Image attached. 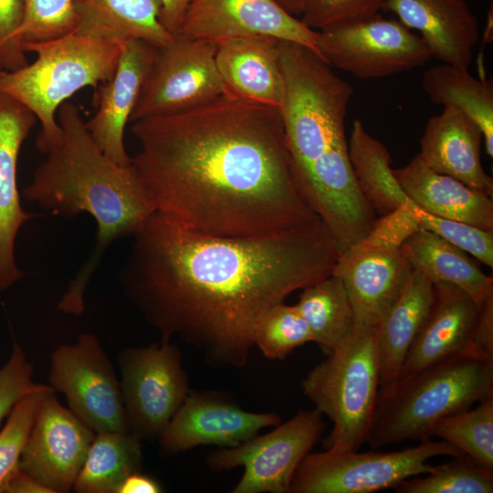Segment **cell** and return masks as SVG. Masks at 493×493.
I'll list each match as a JSON object with an SVG mask.
<instances>
[{
  "mask_svg": "<svg viewBox=\"0 0 493 493\" xmlns=\"http://www.w3.org/2000/svg\"><path fill=\"white\" fill-rule=\"evenodd\" d=\"M118 278L159 334L180 338L214 368H243L262 317L292 292L332 274L340 256L320 220L256 237L185 228L153 212L133 235Z\"/></svg>",
  "mask_w": 493,
  "mask_h": 493,
  "instance_id": "1",
  "label": "cell"
},
{
  "mask_svg": "<svg viewBox=\"0 0 493 493\" xmlns=\"http://www.w3.org/2000/svg\"><path fill=\"white\" fill-rule=\"evenodd\" d=\"M131 165L155 212L224 237L288 232L321 219L300 194L280 108L224 94L132 122Z\"/></svg>",
  "mask_w": 493,
  "mask_h": 493,
  "instance_id": "2",
  "label": "cell"
},
{
  "mask_svg": "<svg viewBox=\"0 0 493 493\" xmlns=\"http://www.w3.org/2000/svg\"><path fill=\"white\" fill-rule=\"evenodd\" d=\"M278 50L280 112L292 173L342 253L360 243L377 220L349 157L345 117L353 89L309 47L278 40Z\"/></svg>",
  "mask_w": 493,
  "mask_h": 493,
  "instance_id": "3",
  "label": "cell"
},
{
  "mask_svg": "<svg viewBox=\"0 0 493 493\" xmlns=\"http://www.w3.org/2000/svg\"><path fill=\"white\" fill-rule=\"evenodd\" d=\"M57 114L62 137L23 195L54 215L71 218L87 213L97 224L94 247L58 304L61 312L79 316L86 288L106 250L133 236L154 208L133 166L115 163L96 145L77 105L67 100Z\"/></svg>",
  "mask_w": 493,
  "mask_h": 493,
  "instance_id": "4",
  "label": "cell"
},
{
  "mask_svg": "<svg viewBox=\"0 0 493 493\" xmlns=\"http://www.w3.org/2000/svg\"><path fill=\"white\" fill-rule=\"evenodd\" d=\"M122 44L72 31L40 42H26L33 63L14 71H0V91L26 106L41 124L37 150L47 154L62 137L56 119L58 108L85 87L97 89L113 75Z\"/></svg>",
  "mask_w": 493,
  "mask_h": 493,
  "instance_id": "5",
  "label": "cell"
},
{
  "mask_svg": "<svg viewBox=\"0 0 493 493\" xmlns=\"http://www.w3.org/2000/svg\"><path fill=\"white\" fill-rule=\"evenodd\" d=\"M493 397V361L458 355L378 395L367 442L372 448L430 436L440 418Z\"/></svg>",
  "mask_w": 493,
  "mask_h": 493,
  "instance_id": "6",
  "label": "cell"
},
{
  "mask_svg": "<svg viewBox=\"0 0 493 493\" xmlns=\"http://www.w3.org/2000/svg\"><path fill=\"white\" fill-rule=\"evenodd\" d=\"M375 327L351 334L303 379V393L333 424L323 446L355 451L367 442L379 393Z\"/></svg>",
  "mask_w": 493,
  "mask_h": 493,
  "instance_id": "7",
  "label": "cell"
},
{
  "mask_svg": "<svg viewBox=\"0 0 493 493\" xmlns=\"http://www.w3.org/2000/svg\"><path fill=\"white\" fill-rule=\"evenodd\" d=\"M466 455L452 444L420 440L418 446L392 452L309 453L299 465L289 493H370L395 488L407 478L429 473L426 461L436 456Z\"/></svg>",
  "mask_w": 493,
  "mask_h": 493,
  "instance_id": "8",
  "label": "cell"
},
{
  "mask_svg": "<svg viewBox=\"0 0 493 493\" xmlns=\"http://www.w3.org/2000/svg\"><path fill=\"white\" fill-rule=\"evenodd\" d=\"M319 55L361 79L389 77L425 65L432 54L420 36L379 14L318 31Z\"/></svg>",
  "mask_w": 493,
  "mask_h": 493,
  "instance_id": "9",
  "label": "cell"
},
{
  "mask_svg": "<svg viewBox=\"0 0 493 493\" xmlns=\"http://www.w3.org/2000/svg\"><path fill=\"white\" fill-rule=\"evenodd\" d=\"M118 363L130 431L142 441L158 438L190 391L181 351L171 341L126 347Z\"/></svg>",
  "mask_w": 493,
  "mask_h": 493,
  "instance_id": "10",
  "label": "cell"
},
{
  "mask_svg": "<svg viewBox=\"0 0 493 493\" xmlns=\"http://www.w3.org/2000/svg\"><path fill=\"white\" fill-rule=\"evenodd\" d=\"M48 378L68 409L95 433L131 432L120 380L96 335L80 333L75 342L54 350Z\"/></svg>",
  "mask_w": 493,
  "mask_h": 493,
  "instance_id": "11",
  "label": "cell"
},
{
  "mask_svg": "<svg viewBox=\"0 0 493 493\" xmlns=\"http://www.w3.org/2000/svg\"><path fill=\"white\" fill-rule=\"evenodd\" d=\"M322 415L316 408L301 410L264 435L210 453L205 462L215 471L244 467L233 493H287L299 465L320 438Z\"/></svg>",
  "mask_w": 493,
  "mask_h": 493,
  "instance_id": "12",
  "label": "cell"
},
{
  "mask_svg": "<svg viewBox=\"0 0 493 493\" xmlns=\"http://www.w3.org/2000/svg\"><path fill=\"white\" fill-rule=\"evenodd\" d=\"M404 236L377 219L357 245L340 254L332 274L342 281L355 325L377 327L406 286L413 267L400 250Z\"/></svg>",
  "mask_w": 493,
  "mask_h": 493,
  "instance_id": "13",
  "label": "cell"
},
{
  "mask_svg": "<svg viewBox=\"0 0 493 493\" xmlns=\"http://www.w3.org/2000/svg\"><path fill=\"white\" fill-rule=\"evenodd\" d=\"M216 42L177 39L157 48L130 121L179 113L225 94L215 64Z\"/></svg>",
  "mask_w": 493,
  "mask_h": 493,
  "instance_id": "14",
  "label": "cell"
},
{
  "mask_svg": "<svg viewBox=\"0 0 493 493\" xmlns=\"http://www.w3.org/2000/svg\"><path fill=\"white\" fill-rule=\"evenodd\" d=\"M95 435L51 391L37 411L20 467L53 493H68L73 489Z\"/></svg>",
  "mask_w": 493,
  "mask_h": 493,
  "instance_id": "15",
  "label": "cell"
},
{
  "mask_svg": "<svg viewBox=\"0 0 493 493\" xmlns=\"http://www.w3.org/2000/svg\"><path fill=\"white\" fill-rule=\"evenodd\" d=\"M318 35L274 0H192L174 38L218 42L263 36L302 44L318 53Z\"/></svg>",
  "mask_w": 493,
  "mask_h": 493,
  "instance_id": "16",
  "label": "cell"
},
{
  "mask_svg": "<svg viewBox=\"0 0 493 493\" xmlns=\"http://www.w3.org/2000/svg\"><path fill=\"white\" fill-rule=\"evenodd\" d=\"M280 423L275 413L247 412L216 393L190 390L157 439L165 455L202 445L234 447Z\"/></svg>",
  "mask_w": 493,
  "mask_h": 493,
  "instance_id": "17",
  "label": "cell"
},
{
  "mask_svg": "<svg viewBox=\"0 0 493 493\" xmlns=\"http://www.w3.org/2000/svg\"><path fill=\"white\" fill-rule=\"evenodd\" d=\"M156 47L139 39L126 41L113 75L96 89L98 110L85 121L100 150L121 166L131 164L124 146L126 124L140 97L153 62Z\"/></svg>",
  "mask_w": 493,
  "mask_h": 493,
  "instance_id": "18",
  "label": "cell"
},
{
  "mask_svg": "<svg viewBox=\"0 0 493 493\" xmlns=\"http://www.w3.org/2000/svg\"><path fill=\"white\" fill-rule=\"evenodd\" d=\"M433 284L432 304L408 350L396 387L453 357L466 355L477 306L455 284L445 281Z\"/></svg>",
  "mask_w": 493,
  "mask_h": 493,
  "instance_id": "19",
  "label": "cell"
},
{
  "mask_svg": "<svg viewBox=\"0 0 493 493\" xmlns=\"http://www.w3.org/2000/svg\"><path fill=\"white\" fill-rule=\"evenodd\" d=\"M37 120L26 106L0 91V291L24 277L16 263L15 245L20 228L35 215L26 212L20 203L17 162Z\"/></svg>",
  "mask_w": 493,
  "mask_h": 493,
  "instance_id": "20",
  "label": "cell"
},
{
  "mask_svg": "<svg viewBox=\"0 0 493 493\" xmlns=\"http://www.w3.org/2000/svg\"><path fill=\"white\" fill-rule=\"evenodd\" d=\"M383 10L419 31L432 57L468 69L479 30L465 0H387Z\"/></svg>",
  "mask_w": 493,
  "mask_h": 493,
  "instance_id": "21",
  "label": "cell"
},
{
  "mask_svg": "<svg viewBox=\"0 0 493 493\" xmlns=\"http://www.w3.org/2000/svg\"><path fill=\"white\" fill-rule=\"evenodd\" d=\"M483 132L464 111L445 106L431 117L425 127L418 153L423 162L437 173L493 195V180L481 163Z\"/></svg>",
  "mask_w": 493,
  "mask_h": 493,
  "instance_id": "22",
  "label": "cell"
},
{
  "mask_svg": "<svg viewBox=\"0 0 493 493\" xmlns=\"http://www.w3.org/2000/svg\"><path fill=\"white\" fill-rule=\"evenodd\" d=\"M215 64L225 94L280 108L284 83L278 39L236 37L216 42Z\"/></svg>",
  "mask_w": 493,
  "mask_h": 493,
  "instance_id": "23",
  "label": "cell"
},
{
  "mask_svg": "<svg viewBox=\"0 0 493 493\" xmlns=\"http://www.w3.org/2000/svg\"><path fill=\"white\" fill-rule=\"evenodd\" d=\"M393 173L407 197L425 212L493 231V201L488 194L435 173L418 154Z\"/></svg>",
  "mask_w": 493,
  "mask_h": 493,
  "instance_id": "24",
  "label": "cell"
},
{
  "mask_svg": "<svg viewBox=\"0 0 493 493\" xmlns=\"http://www.w3.org/2000/svg\"><path fill=\"white\" fill-rule=\"evenodd\" d=\"M434 284L413 269L403 292L376 327L379 396L395 390L400 370L433 301Z\"/></svg>",
  "mask_w": 493,
  "mask_h": 493,
  "instance_id": "25",
  "label": "cell"
},
{
  "mask_svg": "<svg viewBox=\"0 0 493 493\" xmlns=\"http://www.w3.org/2000/svg\"><path fill=\"white\" fill-rule=\"evenodd\" d=\"M75 32L123 44L131 39L156 47L175 38L160 23L161 0H72Z\"/></svg>",
  "mask_w": 493,
  "mask_h": 493,
  "instance_id": "26",
  "label": "cell"
},
{
  "mask_svg": "<svg viewBox=\"0 0 493 493\" xmlns=\"http://www.w3.org/2000/svg\"><path fill=\"white\" fill-rule=\"evenodd\" d=\"M400 250L413 269L433 282L456 285L477 306L493 294L492 278L484 274L466 251L431 231L417 229L403 241Z\"/></svg>",
  "mask_w": 493,
  "mask_h": 493,
  "instance_id": "27",
  "label": "cell"
},
{
  "mask_svg": "<svg viewBox=\"0 0 493 493\" xmlns=\"http://www.w3.org/2000/svg\"><path fill=\"white\" fill-rule=\"evenodd\" d=\"M348 151L360 190L376 215H386L406 202L408 197L393 173L389 151L360 120L352 122Z\"/></svg>",
  "mask_w": 493,
  "mask_h": 493,
  "instance_id": "28",
  "label": "cell"
},
{
  "mask_svg": "<svg viewBox=\"0 0 493 493\" xmlns=\"http://www.w3.org/2000/svg\"><path fill=\"white\" fill-rule=\"evenodd\" d=\"M142 440L131 432L96 433L73 489L119 493L123 481L142 469Z\"/></svg>",
  "mask_w": 493,
  "mask_h": 493,
  "instance_id": "29",
  "label": "cell"
},
{
  "mask_svg": "<svg viewBox=\"0 0 493 493\" xmlns=\"http://www.w3.org/2000/svg\"><path fill=\"white\" fill-rule=\"evenodd\" d=\"M431 101L464 111L480 127L488 155L493 157V85L477 79L467 69L448 64L432 67L422 79Z\"/></svg>",
  "mask_w": 493,
  "mask_h": 493,
  "instance_id": "30",
  "label": "cell"
},
{
  "mask_svg": "<svg viewBox=\"0 0 493 493\" xmlns=\"http://www.w3.org/2000/svg\"><path fill=\"white\" fill-rule=\"evenodd\" d=\"M295 305L327 356L353 330L355 315L345 287L334 274L301 289Z\"/></svg>",
  "mask_w": 493,
  "mask_h": 493,
  "instance_id": "31",
  "label": "cell"
},
{
  "mask_svg": "<svg viewBox=\"0 0 493 493\" xmlns=\"http://www.w3.org/2000/svg\"><path fill=\"white\" fill-rule=\"evenodd\" d=\"M430 436L445 440L467 455L479 466L493 470V397L438 419Z\"/></svg>",
  "mask_w": 493,
  "mask_h": 493,
  "instance_id": "32",
  "label": "cell"
},
{
  "mask_svg": "<svg viewBox=\"0 0 493 493\" xmlns=\"http://www.w3.org/2000/svg\"><path fill=\"white\" fill-rule=\"evenodd\" d=\"M425 476H415L395 488L397 493H492L493 470L477 464L467 455L453 456L434 467Z\"/></svg>",
  "mask_w": 493,
  "mask_h": 493,
  "instance_id": "33",
  "label": "cell"
},
{
  "mask_svg": "<svg viewBox=\"0 0 493 493\" xmlns=\"http://www.w3.org/2000/svg\"><path fill=\"white\" fill-rule=\"evenodd\" d=\"M54 391L43 385L21 398L13 407L0 431V493H6L8 484L20 468V461L37 411L44 398Z\"/></svg>",
  "mask_w": 493,
  "mask_h": 493,
  "instance_id": "34",
  "label": "cell"
},
{
  "mask_svg": "<svg viewBox=\"0 0 493 493\" xmlns=\"http://www.w3.org/2000/svg\"><path fill=\"white\" fill-rule=\"evenodd\" d=\"M313 341L310 329L295 305H274L259 320L254 346L268 359L283 360L296 348Z\"/></svg>",
  "mask_w": 493,
  "mask_h": 493,
  "instance_id": "35",
  "label": "cell"
},
{
  "mask_svg": "<svg viewBox=\"0 0 493 493\" xmlns=\"http://www.w3.org/2000/svg\"><path fill=\"white\" fill-rule=\"evenodd\" d=\"M406 206L421 229L431 231L493 267V231L437 217L418 207L408 198Z\"/></svg>",
  "mask_w": 493,
  "mask_h": 493,
  "instance_id": "36",
  "label": "cell"
},
{
  "mask_svg": "<svg viewBox=\"0 0 493 493\" xmlns=\"http://www.w3.org/2000/svg\"><path fill=\"white\" fill-rule=\"evenodd\" d=\"M74 30L72 0H24V43L51 40Z\"/></svg>",
  "mask_w": 493,
  "mask_h": 493,
  "instance_id": "37",
  "label": "cell"
},
{
  "mask_svg": "<svg viewBox=\"0 0 493 493\" xmlns=\"http://www.w3.org/2000/svg\"><path fill=\"white\" fill-rule=\"evenodd\" d=\"M387 0H308L299 19L310 29L368 17L383 10Z\"/></svg>",
  "mask_w": 493,
  "mask_h": 493,
  "instance_id": "38",
  "label": "cell"
},
{
  "mask_svg": "<svg viewBox=\"0 0 493 493\" xmlns=\"http://www.w3.org/2000/svg\"><path fill=\"white\" fill-rule=\"evenodd\" d=\"M33 373L34 367L24 350L15 343L0 368V424L21 398L44 385L34 382Z\"/></svg>",
  "mask_w": 493,
  "mask_h": 493,
  "instance_id": "39",
  "label": "cell"
},
{
  "mask_svg": "<svg viewBox=\"0 0 493 493\" xmlns=\"http://www.w3.org/2000/svg\"><path fill=\"white\" fill-rule=\"evenodd\" d=\"M24 0H0V71H14L28 64L21 29Z\"/></svg>",
  "mask_w": 493,
  "mask_h": 493,
  "instance_id": "40",
  "label": "cell"
},
{
  "mask_svg": "<svg viewBox=\"0 0 493 493\" xmlns=\"http://www.w3.org/2000/svg\"><path fill=\"white\" fill-rule=\"evenodd\" d=\"M466 355L493 361V294L477 306V315Z\"/></svg>",
  "mask_w": 493,
  "mask_h": 493,
  "instance_id": "41",
  "label": "cell"
},
{
  "mask_svg": "<svg viewBox=\"0 0 493 493\" xmlns=\"http://www.w3.org/2000/svg\"><path fill=\"white\" fill-rule=\"evenodd\" d=\"M192 0H161L159 20L173 37L177 34Z\"/></svg>",
  "mask_w": 493,
  "mask_h": 493,
  "instance_id": "42",
  "label": "cell"
},
{
  "mask_svg": "<svg viewBox=\"0 0 493 493\" xmlns=\"http://www.w3.org/2000/svg\"><path fill=\"white\" fill-rule=\"evenodd\" d=\"M163 488L155 479L140 472L130 475L121 484L119 493H160Z\"/></svg>",
  "mask_w": 493,
  "mask_h": 493,
  "instance_id": "43",
  "label": "cell"
},
{
  "mask_svg": "<svg viewBox=\"0 0 493 493\" xmlns=\"http://www.w3.org/2000/svg\"><path fill=\"white\" fill-rule=\"evenodd\" d=\"M6 493H53L21 467L11 478Z\"/></svg>",
  "mask_w": 493,
  "mask_h": 493,
  "instance_id": "44",
  "label": "cell"
},
{
  "mask_svg": "<svg viewBox=\"0 0 493 493\" xmlns=\"http://www.w3.org/2000/svg\"><path fill=\"white\" fill-rule=\"evenodd\" d=\"M288 14L295 16L302 14L308 0H274Z\"/></svg>",
  "mask_w": 493,
  "mask_h": 493,
  "instance_id": "45",
  "label": "cell"
}]
</instances>
